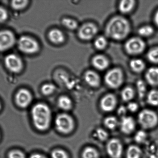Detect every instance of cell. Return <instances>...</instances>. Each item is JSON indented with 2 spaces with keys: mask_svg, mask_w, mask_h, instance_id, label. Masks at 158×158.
<instances>
[{
  "mask_svg": "<svg viewBox=\"0 0 158 158\" xmlns=\"http://www.w3.org/2000/svg\"><path fill=\"white\" fill-rule=\"evenodd\" d=\"M131 29V25L127 20L122 17L115 16L108 21L105 32L109 38L119 41L126 38Z\"/></svg>",
  "mask_w": 158,
  "mask_h": 158,
  "instance_id": "1",
  "label": "cell"
},
{
  "mask_svg": "<svg viewBox=\"0 0 158 158\" xmlns=\"http://www.w3.org/2000/svg\"><path fill=\"white\" fill-rule=\"evenodd\" d=\"M32 116L34 125L37 129L44 131L49 127L52 113L47 105L42 103L35 105L32 110Z\"/></svg>",
  "mask_w": 158,
  "mask_h": 158,
  "instance_id": "2",
  "label": "cell"
},
{
  "mask_svg": "<svg viewBox=\"0 0 158 158\" xmlns=\"http://www.w3.org/2000/svg\"><path fill=\"white\" fill-rule=\"evenodd\" d=\"M138 122L143 129H152L158 125V115L152 110L144 109L139 113Z\"/></svg>",
  "mask_w": 158,
  "mask_h": 158,
  "instance_id": "3",
  "label": "cell"
},
{
  "mask_svg": "<svg viewBox=\"0 0 158 158\" xmlns=\"http://www.w3.org/2000/svg\"><path fill=\"white\" fill-rule=\"evenodd\" d=\"M16 44L20 52L27 55L35 54L40 50L38 42L29 35H22L17 40Z\"/></svg>",
  "mask_w": 158,
  "mask_h": 158,
  "instance_id": "4",
  "label": "cell"
},
{
  "mask_svg": "<svg viewBox=\"0 0 158 158\" xmlns=\"http://www.w3.org/2000/svg\"><path fill=\"white\" fill-rule=\"evenodd\" d=\"M124 76L121 69L114 68L110 69L106 74L105 81L109 87L112 89H117L120 87L123 84Z\"/></svg>",
  "mask_w": 158,
  "mask_h": 158,
  "instance_id": "5",
  "label": "cell"
},
{
  "mask_svg": "<svg viewBox=\"0 0 158 158\" xmlns=\"http://www.w3.org/2000/svg\"><path fill=\"white\" fill-rule=\"evenodd\" d=\"M56 127L58 131L63 134H69L73 130L75 127L73 119L69 114H59L55 120Z\"/></svg>",
  "mask_w": 158,
  "mask_h": 158,
  "instance_id": "6",
  "label": "cell"
},
{
  "mask_svg": "<svg viewBox=\"0 0 158 158\" xmlns=\"http://www.w3.org/2000/svg\"><path fill=\"white\" fill-rule=\"evenodd\" d=\"M4 63L6 69L12 73H18L22 71L24 67L21 58L15 54H10L5 57Z\"/></svg>",
  "mask_w": 158,
  "mask_h": 158,
  "instance_id": "7",
  "label": "cell"
},
{
  "mask_svg": "<svg viewBox=\"0 0 158 158\" xmlns=\"http://www.w3.org/2000/svg\"><path fill=\"white\" fill-rule=\"evenodd\" d=\"M17 43L13 32L8 29H4L0 32V49L1 52H5L12 48Z\"/></svg>",
  "mask_w": 158,
  "mask_h": 158,
  "instance_id": "8",
  "label": "cell"
},
{
  "mask_svg": "<svg viewBox=\"0 0 158 158\" xmlns=\"http://www.w3.org/2000/svg\"><path fill=\"white\" fill-rule=\"evenodd\" d=\"M125 50L131 55H137L141 53L145 50V44L143 40L139 38H133L125 43Z\"/></svg>",
  "mask_w": 158,
  "mask_h": 158,
  "instance_id": "9",
  "label": "cell"
},
{
  "mask_svg": "<svg viewBox=\"0 0 158 158\" xmlns=\"http://www.w3.org/2000/svg\"><path fill=\"white\" fill-rule=\"evenodd\" d=\"M106 150L111 158H121L123 152V145L119 139H112L107 143Z\"/></svg>",
  "mask_w": 158,
  "mask_h": 158,
  "instance_id": "10",
  "label": "cell"
},
{
  "mask_svg": "<svg viewBox=\"0 0 158 158\" xmlns=\"http://www.w3.org/2000/svg\"><path fill=\"white\" fill-rule=\"evenodd\" d=\"M97 32V27L95 24L92 23H87L79 28L78 35L79 38L83 41H89L95 36Z\"/></svg>",
  "mask_w": 158,
  "mask_h": 158,
  "instance_id": "11",
  "label": "cell"
},
{
  "mask_svg": "<svg viewBox=\"0 0 158 158\" xmlns=\"http://www.w3.org/2000/svg\"><path fill=\"white\" fill-rule=\"evenodd\" d=\"M117 104V98L114 94H109L102 97L100 102V106L102 111L105 112L112 111Z\"/></svg>",
  "mask_w": 158,
  "mask_h": 158,
  "instance_id": "12",
  "label": "cell"
},
{
  "mask_svg": "<svg viewBox=\"0 0 158 158\" xmlns=\"http://www.w3.org/2000/svg\"><path fill=\"white\" fill-rule=\"evenodd\" d=\"M32 96L30 91L27 89H20L15 97V101L19 106L21 108H26L31 102Z\"/></svg>",
  "mask_w": 158,
  "mask_h": 158,
  "instance_id": "13",
  "label": "cell"
},
{
  "mask_svg": "<svg viewBox=\"0 0 158 158\" xmlns=\"http://www.w3.org/2000/svg\"><path fill=\"white\" fill-rule=\"evenodd\" d=\"M121 131L126 135L134 132L136 128V122L134 119L130 116H125L121 118L119 122Z\"/></svg>",
  "mask_w": 158,
  "mask_h": 158,
  "instance_id": "14",
  "label": "cell"
},
{
  "mask_svg": "<svg viewBox=\"0 0 158 158\" xmlns=\"http://www.w3.org/2000/svg\"><path fill=\"white\" fill-rule=\"evenodd\" d=\"M48 38L49 41L55 44H60L64 42L65 37L64 34L58 29H51L48 33Z\"/></svg>",
  "mask_w": 158,
  "mask_h": 158,
  "instance_id": "15",
  "label": "cell"
},
{
  "mask_svg": "<svg viewBox=\"0 0 158 158\" xmlns=\"http://www.w3.org/2000/svg\"><path fill=\"white\" fill-rule=\"evenodd\" d=\"M84 78L86 83L92 87L97 88L100 85V77L94 71L88 70L85 72Z\"/></svg>",
  "mask_w": 158,
  "mask_h": 158,
  "instance_id": "16",
  "label": "cell"
},
{
  "mask_svg": "<svg viewBox=\"0 0 158 158\" xmlns=\"http://www.w3.org/2000/svg\"><path fill=\"white\" fill-rule=\"evenodd\" d=\"M93 65L96 69L100 70H103L109 66V62L107 58L103 55H97L92 59Z\"/></svg>",
  "mask_w": 158,
  "mask_h": 158,
  "instance_id": "17",
  "label": "cell"
},
{
  "mask_svg": "<svg viewBox=\"0 0 158 158\" xmlns=\"http://www.w3.org/2000/svg\"><path fill=\"white\" fill-rule=\"evenodd\" d=\"M145 78L148 84L151 86H158V68L152 67L148 69L145 75Z\"/></svg>",
  "mask_w": 158,
  "mask_h": 158,
  "instance_id": "18",
  "label": "cell"
},
{
  "mask_svg": "<svg viewBox=\"0 0 158 158\" xmlns=\"http://www.w3.org/2000/svg\"><path fill=\"white\" fill-rule=\"evenodd\" d=\"M135 5V1L133 0H123L119 4L120 11L123 14L129 13L132 10Z\"/></svg>",
  "mask_w": 158,
  "mask_h": 158,
  "instance_id": "19",
  "label": "cell"
},
{
  "mask_svg": "<svg viewBox=\"0 0 158 158\" xmlns=\"http://www.w3.org/2000/svg\"><path fill=\"white\" fill-rule=\"evenodd\" d=\"M142 151L140 148L135 145H130L127 149L126 158H140Z\"/></svg>",
  "mask_w": 158,
  "mask_h": 158,
  "instance_id": "20",
  "label": "cell"
},
{
  "mask_svg": "<svg viewBox=\"0 0 158 158\" xmlns=\"http://www.w3.org/2000/svg\"><path fill=\"white\" fill-rule=\"evenodd\" d=\"M130 66L133 71L139 73L144 69L145 64L143 60L140 59H134L130 62Z\"/></svg>",
  "mask_w": 158,
  "mask_h": 158,
  "instance_id": "21",
  "label": "cell"
},
{
  "mask_svg": "<svg viewBox=\"0 0 158 158\" xmlns=\"http://www.w3.org/2000/svg\"><path fill=\"white\" fill-rule=\"evenodd\" d=\"M135 96L134 89L131 87L127 86L122 90L121 93L122 100L125 102H131Z\"/></svg>",
  "mask_w": 158,
  "mask_h": 158,
  "instance_id": "22",
  "label": "cell"
},
{
  "mask_svg": "<svg viewBox=\"0 0 158 158\" xmlns=\"http://www.w3.org/2000/svg\"><path fill=\"white\" fill-rule=\"evenodd\" d=\"M103 123L106 128L111 130L115 129L119 124L117 118L113 116L106 117L104 120Z\"/></svg>",
  "mask_w": 158,
  "mask_h": 158,
  "instance_id": "23",
  "label": "cell"
},
{
  "mask_svg": "<svg viewBox=\"0 0 158 158\" xmlns=\"http://www.w3.org/2000/svg\"><path fill=\"white\" fill-rule=\"evenodd\" d=\"M147 101L150 105L158 106V90L152 89L150 91L147 95Z\"/></svg>",
  "mask_w": 158,
  "mask_h": 158,
  "instance_id": "24",
  "label": "cell"
},
{
  "mask_svg": "<svg viewBox=\"0 0 158 158\" xmlns=\"http://www.w3.org/2000/svg\"><path fill=\"white\" fill-rule=\"evenodd\" d=\"M58 105L61 109L65 110H70L72 106V100L67 96H63L58 99Z\"/></svg>",
  "mask_w": 158,
  "mask_h": 158,
  "instance_id": "25",
  "label": "cell"
},
{
  "mask_svg": "<svg viewBox=\"0 0 158 158\" xmlns=\"http://www.w3.org/2000/svg\"><path fill=\"white\" fill-rule=\"evenodd\" d=\"M83 158H100L98 151L95 148L91 147H87L82 153Z\"/></svg>",
  "mask_w": 158,
  "mask_h": 158,
  "instance_id": "26",
  "label": "cell"
},
{
  "mask_svg": "<svg viewBox=\"0 0 158 158\" xmlns=\"http://www.w3.org/2000/svg\"><path fill=\"white\" fill-rule=\"evenodd\" d=\"M62 24L65 27L70 30H75L78 27V23L73 19L65 18L61 21Z\"/></svg>",
  "mask_w": 158,
  "mask_h": 158,
  "instance_id": "27",
  "label": "cell"
},
{
  "mask_svg": "<svg viewBox=\"0 0 158 158\" xmlns=\"http://www.w3.org/2000/svg\"><path fill=\"white\" fill-rule=\"evenodd\" d=\"M29 1L27 0L23 1H12L10 2L11 7L14 10H19L25 8L28 5Z\"/></svg>",
  "mask_w": 158,
  "mask_h": 158,
  "instance_id": "28",
  "label": "cell"
},
{
  "mask_svg": "<svg viewBox=\"0 0 158 158\" xmlns=\"http://www.w3.org/2000/svg\"><path fill=\"white\" fill-rule=\"evenodd\" d=\"M138 94L140 98H143L146 96L147 86L145 82L142 80H139L137 83Z\"/></svg>",
  "mask_w": 158,
  "mask_h": 158,
  "instance_id": "29",
  "label": "cell"
},
{
  "mask_svg": "<svg viewBox=\"0 0 158 158\" xmlns=\"http://www.w3.org/2000/svg\"><path fill=\"white\" fill-rule=\"evenodd\" d=\"M154 32V29L150 26H144L141 27L138 30L139 35L141 36L147 37L151 36Z\"/></svg>",
  "mask_w": 158,
  "mask_h": 158,
  "instance_id": "30",
  "label": "cell"
},
{
  "mask_svg": "<svg viewBox=\"0 0 158 158\" xmlns=\"http://www.w3.org/2000/svg\"><path fill=\"white\" fill-rule=\"evenodd\" d=\"M107 41L106 38L103 36H99L94 42V46L98 50H103L106 47Z\"/></svg>",
  "mask_w": 158,
  "mask_h": 158,
  "instance_id": "31",
  "label": "cell"
},
{
  "mask_svg": "<svg viewBox=\"0 0 158 158\" xmlns=\"http://www.w3.org/2000/svg\"><path fill=\"white\" fill-rule=\"evenodd\" d=\"M148 137L146 131L142 130L138 131L134 136V140L138 143H142L145 142Z\"/></svg>",
  "mask_w": 158,
  "mask_h": 158,
  "instance_id": "32",
  "label": "cell"
},
{
  "mask_svg": "<svg viewBox=\"0 0 158 158\" xmlns=\"http://www.w3.org/2000/svg\"><path fill=\"white\" fill-rule=\"evenodd\" d=\"M96 135L99 140L104 142L108 140L109 134L107 131L103 128H99L96 130Z\"/></svg>",
  "mask_w": 158,
  "mask_h": 158,
  "instance_id": "33",
  "label": "cell"
},
{
  "mask_svg": "<svg viewBox=\"0 0 158 158\" xmlns=\"http://www.w3.org/2000/svg\"><path fill=\"white\" fill-rule=\"evenodd\" d=\"M56 87L53 84L51 83L45 84L41 87L42 92L44 95H48L52 94L55 91Z\"/></svg>",
  "mask_w": 158,
  "mask_h": 158,
  "instance_id": "34",
  "label": "cell"
},
{
  "mask_svg": "<svg viewBox=\"0 0 158 158\" xmlns=\"http://www.w3.org/2000/svg\"><path fill=\"white\" fill-rule=\"evenodd\" d=\"M148 57L151 62L158 63V47L154 48L150 50L148 54Z\"/></svg>",
  "mask_w": 158,
  "mask_h": 158,
  "instance_id": "35",
  "label": "cell"
},
{
  "mask_svg": "<svg viewBox=\"0 0 158 158\" xmlns=\"http://www.w3.org/2000/svg\"><path fill=\"white\" fill-rule=\"evenodd\" d=\"M52 158H69L67 153L61 149H56L52 152Z\"/></svg>",
  "mask_w": 158,
  "mask_h": 158,
  "instance_id": "36",
  "label": "cell"
},
{
  "mask_svg": "<svg viewBox=\"0 0 158 158\" xmlns=\"http://www.w3.org/2000/svg\"><path fill=\"white\" fill-rule=\"evenodd\" d=\"M9 158H26L25 155L21 151L14 150L10 152L8 154Z\"/></svg>",
  "mask_w": 158,
  "mask_h": 158,
  "instance_id": "37",
  "label": "cell"
},
{
  "mask_svg": "<svg viewBox=\"0 0 158 158\" xmlns=\"http://www.w3.org/2000/svg\"><path fill=\"white\" fill-rule=\"evenodd\" d=\"M8 18V13L7 10L2 6L0 8V22L1 23H4Z\"/></svg>",
  "mask_w": 158,
  "mask_h": 158,
  "instance_id": "38",
  "label": "cell"
},
{
  "mask_svg": "<svg viewBox=\"0 0 158 158\" xmlns=\"http://www.w3.org/2000/svg\"><path fill=\"white\" fill-rule=\"evenodd\" d=\"M127 108L128 111L131 113H135L138 110L139 105L135 102H131L128 103Z\"/></svg>",
  "mask_w": 158,
  "mask_h": 158,
  "instance_id": "39",
  "label": "cell"
},
{
  "mask_svg": "<svg viewBox=\"0 0 158 158\" xmlns=\"http://www.w3.org/2000/svg\"><path fill=\"white\" fill-rule=\"evenodd\" d=\"M127 111L128 110L127 109V107L121 106L119 107L118 109L117 114L118 116L122 118L126 116V114Z\"/></svg>",
  "mask_w": 158,
  "mask_h": 158,
  "instance_id": "40",
  "label": "cell"
},
{
  "mask_svg": "<svg viewBox=\"0 0 158 158\" xmlns=\"http://www.w3.org/2000/svg\"><path fill=\"white\" fill-rule=\"evenodd\" d=\"M30 158H46L44 156L42 155L38 154H35L32 155L31 156Z\"/></svg>",
  "mask_w": 158,
  "mask_h": 158,
  "instance_id": "41",
  "label": "cell"
},
{
  "mask_svg": "<svg viewBox=\"0 0 158 158\" xmlns=\"http://www.w3.org/2000/svg\"><path fill=\"white\" fill-rule=\"evenodd\" d=\"M154 21L156 24L158 26V10L156 14L154 17Z\"/></svg>",
  "mask_w": 158,
  "mask_h": 158,
  "instance_id": "42",
  "label": "cell"
}]
</instances>
